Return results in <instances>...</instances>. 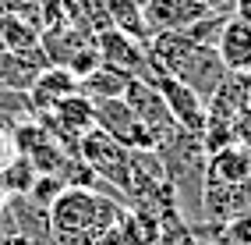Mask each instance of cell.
<instances>
[{"instance_id":"cell-1","label":"cell","mask_w":251,"mask_h":245,"mask_svg":"<svg viewBox=\"0 0 251 245\" xmlns=\"http://www.w3.org/2000/svg\"><path fill=\"white\" fill-rule=\"evenodd\" d=\"M127 203L99 188H64L50 203V245H96L124 220Z\"/></svg>"},{"instance_id":"cell-2","label":"cell","mask_w":251,"mask_h":245,"mask_svg":"<svg viewBox=\"0 0 251 245\" xmlns=\"http://www.w3.org/2000/svg\"><path fill=\"white\" fill-rule=\"evenodd\" d=\"M149 57L159 71H166L170 78L184 82L188 89H195L202 100L209 103L212 92L226 82V68L220 54H216V46H202V43H191L188 36H180V32H156L152 39H149Z\"/></svg>"},{"instance_id":"cell-3","label":"cell","mask_w":251,"mask_h":245,"mask_svg":"<svg viewBox=\"0 0 251 245\" xmlns=\"http://www.w3.org/2000/svg\"><path fill=\"white\" fill-rule=\"evenodd\" d=\"M156 156L174 185L184 224H191V227L205 224L202 220V192H205V156L209 153L202 146V135H191L184 128H177L170 139H163L156 146Z\"/></svg>"},{"instance_id":"cell-4","label":"cell","mask_w":251,"mask_h":245,"mask_svg":"<svg viewBox=\"0 0 251 245\" xmlns=\"http://www.w3.org/2000/svg\"><path fill=\"white\" fill-rule=\"evenodd\" d=\"M78 156L96 171L99 185H110L117 199H131V150H124L121 142H113L99 128H92L89 135H81Z\"/></svg>"},{"instance_id":"cell-5","label":"cell","mask_w":251,"mask_h":245,"mask_svg":"<svg viewBox=\"0 0 251 245\" xmlns=\"http://www.w3.org/2000/svg\"><path fill=\"white\" fill-rule=\"evenodd\" d=\"M96 54L106 68L121 71L127 78H152V57H149V46L135 36H127L121 29H99L96 32Z\"/></svg>"},{"instance_id":"cell-6","label":"cell","mask_w":251,"mask_h":245,"mask_svg":"<svg viewBox=\"0 0 251 245\" xmlns=\"http://www.w3.org/2000/svg\"><path fill=\"white\" fill-rule=\"evenodd\" d=\"M124 103L135 110V118L145 124V132L152 135L156 146L177 132L174 114H170V107H166V100H163V92L152 86V82H145V78H131V82H127V89H124Z\"/></svg>"},{"instance_id":"cell-7","label":"cell","mask_w":251,"mask_h":245,"mask_svg":"<svg viewBox=\"0 0 251 245\" xmlns=\"http://www.w3.org/2000/svg\"><path fill=\"white\" fill-rule=\"evenodd\" d=\"M92 107H96V128L103 135H110L113 142H121L124 150H156L152 135H149L145 124L135 118V110L124 103V96L121 100H99Z\"/></svg>"},{"instance_id":"cell-8","label":"cell","mask_w":251,"mask_h":245,"mask_svg":"<svg viewBox=\"0 0 251 245\" xmlns=\"http://www.w3.org/2000/svg\"><path fill=\"white\" fill-rule=\"evenodd\" d=\"M149 82L163 92V100H166V107H170L177 128H184V132H191V135H202L205 132V118H209V114H205V100L195 89H188L184 82L170 78L159 68H152V78H149Z\"/></svg>"},{"instance_id":"cell-9","label":"cell","mask_w":251,"mask_h":245,"mask_svg":"<svg viewBox=\"0 0 251 245\" xmlns=\"http://www.w3.org/2000/svg\"><path fill=\"white\" fill-rule=\"evenodd\" d=\"M149 32H184L188 25L202 22L205 14H212L205 4L198 0H138Z\"/></svg>"},{"instance_id":"cell-10","label":"cell","mask_w":251,"mask_h":245,"mask_svg":"<svg viewBox=\"0 0 251 245\" xmlns=\"http://www.w3.org/2000/svg\"><path fill=\"white\" fill-rule=\"evenodd\" d=\"M241 214H251V182L248 185H223V182L205 178L202 220L205 224H226Z\"/></svg>"},{"instance_id":"cell-11","label":"cell","mask_w":251,"mask_h":245,"mask_svg":"<svg viewBox=\"0 0 251 245\" xmlns=\"http://www.w3.org/2000/svg\"><path fill=\"white\" fill-rule=\"evenodd\" d=\"M25 92H28L32 110L43 114V110H50L53 103L75 96V92H78V78H75L68 68H60V64H46V68L32 78V86H28Z\"/></svg>"},{"instance_id":"cell-12","label":"cell","mask_w":251,"mask_h":245,"mask_svg":"<svg viewBox=\"0 0 251 245\" xmlns=\"http://www.w3.org/2000/svg\"><path fill=\"white\" fill-rule=\"evenodd\" d=\"M216 54H220L223 68L230 75H244L251 71V25L241 22V18H226L220 39H216Z\"/></svg>"},{"instance_id":"cell-13","label":"cell","mask_w":251,"mask_h":245,"mask_svg":"<svg viewBox=\"0 0 251 245\" xmlns=\"http://www.w3.org/2000/svg\"><path fill=\"white\" fill-rule=\"evenodd\" d=\"M205 178L223 185H248L251 182V150L241 142H230L223 150L205 156Z\"/></svg>"},{"instance_id":"cell-14","label":"cell","mask_w":251,"mask_h":245,"mask_svg":"<svg viewBox=\"0 0 251 245\" xmlns=\"http://www.w3.org/2000/svg\"><path fill=\"white\" fill-rule=\"evenodd\" d=\"M127 82H131L127 75L106 68V64H99L96 71H89L85 78L78 82V92L85 96V100H92V103H99V100H121L124 89H127Z\"/></svg>"},{"instance_id":"cell-15","label":"cell","mask_w":251,"mask_h":245,"mask_svg":"<svg viewBox=\"0 0 251 245\" xmlns=\"http://www.w3.org/2000/svg\"><path fill=\"white\" fill-rule=\"evenodd\" d=\"M103 7H106L110 29H121V32H127V36H135V39H142L149 46L152 32H149V25H145V14H142L138 0H103Z\"/></svg>"},{"instance_id":"cell-16","label":"cell","mask_w":251,"mask_h":245,"mask_svg":"<svg viewBox=\"0 0 251 245\" xmlns=\"http://www.w3.org/2000/svg\"><path fill=\"white\" fill-rule=\"evenodd\" d=\"M36 178H39V171L32 167L25 156L14 153L4 167H0V188H4V195H28L32 185H36Z\"/></svg>"},{"instance_id":"cell-17","label":"cell","mask_w":251,"mask_h":245,"mask_svg":"<svg viewBox=\"0 0 251 245\" xmlns=\"http://www.w3.org/2000/svg\"><path fill=\"white\" fill-rule=\"evenodd\" d=\"M212 242H223V245H251V214H241V217L220 224Z\"/></svg>"},{"instance_id":"cell-18","label":"cell","mask_w":251,"mask_h":245,"mask_svg":"<svg viewBox=\"0 0 251 245\" xmlns=\"http://www.w3.org/2000/svg\"><path fill=\"white\" fill-rule=\"evenodd\" d=\"M60 192H64V182H60L57 174H39L36 185H32V192H28V199L36 203V206H43V210H50V203H53Z\"/></svg>"},{"instance_id":"cell-19","label":"cell","mask_w":251,"mask_h":245,"mask_svg":"<svg viewBox=\"0 0 251 245\" xmlns=\"http://www.w3.org/2000/svg\"><path fill=\"white\" fill-rule=\"evenodd\" d=\"M156 245H202V238L195 235V227L191 224H184L180 217L170 220V224H163V235Z\"/></svg>"},{"instance_id":"cell-20","label":"cell","mask_w":251,"mask_h":245,"mask_svg":"<svg viewBox=\"0 0 251 245\" xmlns=\"http://www.w3.org/2000/svg\"><path fill=\"white\" fill-rule=\"evenodd\" d=\"M39 0H0V14H11V18H22L25 11H36Z\"/></svg>"},{"instance_id":"cell-21","label":"cell","mask_w":251,"mask_h":245,"mask_svg":"<svg viewBox=\"0 0 251 245\" xmlns=\"http://www.w3.org/2000/svg\"><path fill=\"white\" fill-rule=\"evenodd\" d=\"M233 18H241L251 25V0H233Z\"/></svg>"},{"instance_id":"cell-22","label":"cell","mask_w":251,"mask_h":245,"mask_svg":"<svg viewBox=\"0 0 251 245\" xmlns=\"http://www.w3.org/2000/svg\"><path fill=\"white\" fill-rule=\"evenodd\" d=\"M198 4H205L209 11H223V14H233V0H198Z\"/></svg>"},{"instance_id":"cell-23","label":"cell","mask_w":251,"mask_h":245,"mask_svg":"<svg viewBox=\"0 0 251 245\" xmlns=\"http://www.w3.org/2000/svg\"><path fill=\"white\" fill-rule=\"evenodd\" d=\"M205 245H223V242H205Z\"/></svg>"}]
</instances>
